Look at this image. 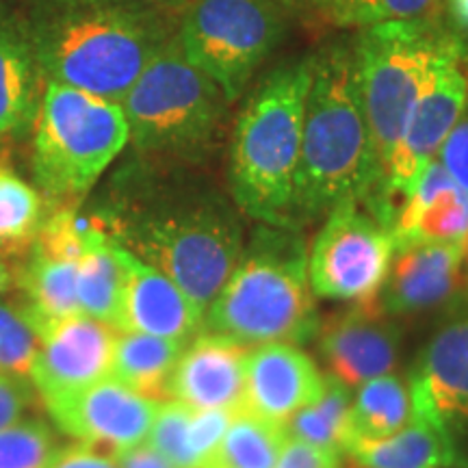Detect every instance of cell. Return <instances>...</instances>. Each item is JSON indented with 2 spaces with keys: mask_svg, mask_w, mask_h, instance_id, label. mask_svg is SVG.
<instances>
[{
  "mask_svg": "<svg viewBox=\"0 0 468 468\" xmlns=\"http://www.w3.org/2000/svg\"><path fill=\"white\" fill-rule=\"evenodd\" d=\"M468 232V196L453 183L441 161H431L401 202L393 221L395 243L399 241H460Z\"/></svg>",
  "mask_w": 468,
  "mask_h": 468,
  "instance_id": "20",
  "label": "cell"
},
{
  "mask_svg": "<svg viewBox=\"0 0 468 468\" xmlns=\"http://www.w3.org/2000/svg\"><path fill=\"white\" fill-rule=\"evenodd\" d=\"M466 196H468V193H466Z\"/></svg>",
  "mask_w": 468,
  "mask_h": 468,
  "instance_id": "44",
  "label": "cell"
},
{
  "mask_svg": "<svg viewBox=\"0 0 468 468\" xmlns=\"http://www.w3.org/2000/svg\"><path fill=\"white\" fill-rule=\"evenodd\" d=\"M0 142H3V137H0Z\"/></svg>",
  "mask_w": 468,
  "mask_h": 468,
  "instance_id": "43",
  "label": "cell"
},
{
  "mask_svg": "<svg viewBox=\"0 0 468 468\" xmlns=\"http://www.w3.org/2000/svg\"><path fill=\"white\" fill-rule=\"evenodd\" d=\"M464 280L460 241H399L371 302L386 314L417 313L449 300Z\"/></svg>",
  "mask_w": 468,
  "mask_h": 468,
  "instance_id": "15",
  "label": "cell"
},
{
  "mask_svg": "<svg viewBox=\"0 0 468 468\" xmlns=\"http://www.w3.org/2000/svg\"><path fill=\"white\" fill-rule=\"evenodd\" d=\"M410 382L417 406L431 417L447 425L468 419V317L436 332Z\"/></svg>",
  "mask_w": 468,
  "mask_h": 468,
  "instance_id": "19",
  "label": "cell"
},
{
  "mask_svg": "<svg viewBox=\"0 0 468 468\" xmlns=\"http://www.w3.org/2000/svg\"><path fill=\"white\" fill-rule=\"evenodd\" d=\"M117 245L165 273L202 313L218 297L245 241L237 215L213 197L161 204L134 213H109Z\"/></svg>",
  "mask_w": 468,
  "mask_h": 468,
  "instance_id": "5",
  "label": "cell"
},
{
  "mask_svg": "<svg viewBox=\"0 0 468 468\" xmlns=\"http://www.w3.org/2000/svg\"><path fill=\"white\" fill-rule=\"evenodd\" d=\"M37 349L39 327L33 308L0 302V371L28 379Z\"/></svg>",
  "mask_w": 468,
  "mask_h": 468,
  "instance_id": "31",
  "label": "cell"
},
{
  "mask_svg": "<svg viewBox=\"0 0 468 468\" xmlns=\"http://www.w3.org/2000/svg\"><path fill=\"white\" fill-rule=\"evenodd\" d=\"M395 237L362 202L338 204L325 215L324 226L308 251V280L321 300L371 302L382 289Z\"/></svg>",
  "mask_w": 468,
  "mask_h": 468,
  "instance_id": "10",
  "label": "cell"
},
{
  "mask_svg": "<svg viewBox=\"0 0 468 468\" xmlns=\"http://www.w3.org/2000/svg\"><path fill=\"white\" fill-rule=\"evenodd\" d=\"M42 91L28 27L0 14V137L25 134L35 124Z\"/></svg>",
  "mask_w": 468,
  "mask_h": 468,
  "instance_id": "21",
  "label": "cell"
},
{
  "mask_svg": "<svg viewBox=\"0 0 468 468\" xmlns=\"http://www.w3.org/2000/svg\"><path fill=\"white\" fill-rule=\"evenodd\" d=\"M31 388L25 378L9 376L0 371V430L22 419L31 406Z\"/></svg>",
  "mask_w": 468,
  "mask_h": 468,
  "instance_id": "36",
  "label": "cell"
},
{
  "mask_svg": "<svg viewBox=\"0 0 468 468\" xmlns=\"http://www.w3.org/2000/svg\"><path fill=\"white\" fill-rule=\"evenodd\" d=\"M460 248H462V265H464V273L468 278V232L460 239Z\"/></svg>",
  "mask_w": 468,
  "mask_h": 468,
  "instance_id": "40",
  "label": "cell"
},
{
  "mask_svg": "<svg viewBox=\"0 0 468 468\" xmlns=\"http://www.w3.org/2000/svg\"><path fill=\"white\" fill-rule=\"evenodd\" d=\"M50 468H117L115 458L93 444L79 442L58 449Z\"/></svg>",
  "mask_w": 468,
  "mask_h": 468,
  "instance_id": "37",
  "label": "cell"
},
{
  "mask_svg": "<svg viewBox=\"0 0 468 468\" xmlns=\"http://www.w3.org/2000/svg\"><path fill=\"white\" fill-rule=\"evenodd\" d=\"M144 3H150V5H167V3H174V0H144Z\"/></svg>",
  "mask_w": 468,
  "mask_h": 468,
  "instance_id": "42",
  "label": "cell"
},
{
  "mask_svg": "<svg viewBox=\"0 0 468 468\" xmlns=\"http://www.w3.org/2000/svg\"><path fill=\"white\" fill-rule=\"evenodd\" d=\"M414 414L417 401L410 379L393 373L368 379L351 397L347 444L351 441H379L395 434L412 420Z\"/></svg>",
  "mask_w": 468,
  "mask_h": 468,
  "instance_id": "24",
  "label": "cell"
},
{
  "mask_svg": "<svg viewBox=\"0 0 468 468\" xmlns=\"http://www.w3.org/2000/svg\"><path fill=\"white\" fill-rule=\"evenodd\" d=\"M453 183L468 193V117L458 122L436 156Z\"/></svg>",
  "mask_w": 468,
  "mask_h": 468,
  "instance_id": "35",
  "label": "cell"
},
{
  "mask_svg": "<svg viewBox=\"0 0 468 468\" xmlns=\"http://www.w3.org/2000/svg\"><path fill=\"white\" fill-rule=\"evenodd\" d=\"M58 452L50 425L20 419L0 430V468H50Z\"/></svg>",
  "mask_w": 468,
  "mask_h": 468,
  "instance_id": "32",
  "label": "cell"
},
{
  "mask_svg": "<svg viewBox=\"0 0 468 468\" xmlns=\"http://www.w3.org/2000/svg\"><path fill=\"white\" fill-rule=\"evenodd\" d=\"M349 410L351 390L327 376L325 390L319 399L297 410L286 423V431L297 441L345 453V444L349 441Z\"/></svg>",
  "mask_w": 468,
  "mask_h": 468,
  "instance_id": "28",
  "label": "cell"
},
{
  "mask_svg": "<svg viewBox=\"0 0 468 468\" xmlns=\"http://www.w3.org/2000/svg\"><path fill=\"white\" fill-rule=\"evenodd\" d=\"M7 286H9V271H7V267L0 262V292L7 289Z\"/></svg>",
  "mask_w": 468,
  "mask_h": 468,
  "instance_id": "41",
  "label": "cell"
},
{
  "mask_svg": "<svg viewBox=\"0 0 468 468\" xmlns=\"http://www.w3.org/2000/svg\"><path fill=\"white\" fill-rule=\"evenodd\" d=\"M286 438V425L239 408L207 468H276Z\"/></svg>",
  "mask_w": 468,
  "mask_h": 468,
  "instance_id": "25",
  "label": "cell"
},
{
  "mask_svg": "<svg viewBox=\"0 0 468 468\" xmlns=\"http://www.w3.org/2000/svg\"><path fill=\"white\" fill-rule=\"evenodd\" d=\"M128 144L145 154L197 156L218 139L228 98L172 35L120 102Z\"/></svg>",
  "mask_w": 468,
  "mask_h": 468,
  "instance_id": "6",
  "label": "cell"
},
{
  "mask_svg": "<svg viewBox=\"0 0 468 468\" xmlns=\"http://www.w3.org/2000/svg\"><path fill=\"white\" fill-rule=\"evenodd\" d=\"M319 349L330 376L356 390L368 379L393 373L399 356V336L373 302L332 319L319 335Z\"/></svg>",
  "mask_w": 468,
  "mask_h": 468,
  "instance_id": "16",
  "label": "cell"
},
{
  "mask_svg": "<svg viewBox=\"0 0 468 468\" xmlns=\"http://www.w3.org/2000/svg\"><path fill=\"white\" fill-rule=\"evenodd\" d=\"M327 376L295 343H261L245 358L243 408L286 425L297 410L319 399Z\"/></svg>",
  "mask_w": 468,
  "mask_h": 468,
  "instance_id": "14",
  "label": "cell"
},
{
  "mask_svg": "<svg viewBox=\"0 0 468 468\" xmlns=\"http://www.w3.org/2000/svg\"><path fill=\"white\" fill-rule=\"evenodd\" d=\"M310 74V58L273 69L251 93L234 124L232 200L259 224L297 228L292 202Z\"/></svg>",
  "mask_w": 468,
  "mask_h": 468,
  "instance_id": "4",
  "label": "cell"
},
{
  "mask_svg": "<svg viewBox=\"0 0 468 468\" xmlns=\"http://www.w3.org/2000/svg\"><path fill=\"white\" fill-rule=\"evenodd\" d=\"M191 408L176 399H161L148 441L174 468H197L189 442Z\"/></svg>",
  "mask_w": 468,
  "mask_h": 468,
  "instance_id": "33",
  "label": "cell"
},
{
  "mask_svg": "<svg viewBox=\"0 0 468 468\" xmlns=\"http://www.w3.org/2000/svg\"><path fill=\"white\" fill-rule=\"evenodd\" d=\"M113 458L117 468H174L150 442H139L124 452H117Z\"/></svg>",
  "mask_w": 468,
  "mask_h": 468,
  "instance_id": "38",
  "label": "cell"
},
{
  "mask_svg": "<svg viewBox=\"0 0 468 468\" xmlns=\"http://www.w3.org/2000/svg\"><path fill=\"white\" fill-rule=\"evenodd\" d=\"M449 9L462 27L468 28V0H447Z\"/></svg>",
  "mask_w": 468,
  "mask_h": 468,
  "instance_id": "39",
  "label": "cell"
},
{
  "mask_svg": "<svg viewBox=\"0 0 468 468\" xmlns=\"http://www.w3.org/2000/svg\"><path fill=\"white\" fill-rule=\"evenodd\" d=\"M122 248V245H120ZM124 295L117 330L191 343L204 330V313L174 280L122 248Z\"/></svg>",
  "mask_w": 468,
  "mask_h": 468,
  "instance_id": "18",
  "label": "cell"
},
{
  "mask_svg": "<svg viewBox=\"0 0 468 468\" xmlns=\"http://www.w3.org/2000/svg\"><path fill=\"white\" fill-rule=\"evenodd\" d=\"M33 126V174L55 200L85 196L128 144L120 102L50 80Z\"/></svg>",
  "mask_w": 468,
  "mask_h": 468,
  "instance_id": "7",
  "label": "cell"
},
{
  "mask_svg": "<svg viewBox=\"0 0 468 468\" xmlns=\"http://www.w3.org/2000/svg\"><path fill=\"white\" fill-rule=\"evenodd\" d=\"M76 292L80 313L117 330L124 295V262L122 248L113 239L96 243L79 261Z\"/></svg>",
  "mask_w": 468,
  "mask_h": 468,
  "instance_id": "26",
  "label": "cell"
},
{
  "mask_svg": "<svg viewBox=\"0 0 468 468\" xmlns=\"http://www.w3.org/2000/svg\"><path fill=\"white\" fill-rule=\"evenodd\" d=\"M314 11L335 27L367 28L386 22L427 20L442 0H308Z\"/></svg>",
  "mask_w": 468,
  "mask_h": 468,
  "instance_id": "30",
  "label": "cell"
},
{
  "mask_svg": "<svg viewBox=\"0 0 468 468\" xmlns=\"http://www.w3.org/2000/svg\"><path fill=\"white\" fill-rule=\"evenodd\" d=\"M79 262L50 259L31 251L20 284L28 297V306L46 319H66L80 314L76 292Z\"/></svg>",
  "mask_w": 468,
  "mask_h": 468,
  "instance_id": "27",
  "label": "cell"
},
{
  "mask_svg": "<svg viewBox=\"0 0 468 468\" xmlns=\"http://www.w3.org/2000/svg\"><path fill=\"white\" fill-rule=\"evenodd\" d=\"M466 107L468 72L462 66L458 46L452 42L431 68L430 79L414 102L399 144L386 167L382 191L373 213L382 224L384 210L388 213L395 197H401V202L406 200L425 167L436 161L444 139L464 117Z\"/></svg>",
  "mask_w": 468,
  "mask_h": 468,
  "instance_id": "11",
  "label": "cell"
},
{
  "mask_svg": "<svg viewBox=\"0 0 468 468\" xmlns=\"http://www.w3.org/2000/svg\"><path fill=\"white\" fill-rule=\"evenodd\" d=\"M303 109L300 169L292 219L324 218L338 204L356 200L376 207L379 169L356 83L354 50L327 46L310 58Z\"/></svg>",
  "mask_w": 468,
  "mask_h": 468,
  "instance_id": "2",
  "label": "cell"
},
{
  "mask_svg": "<svg viewBox=\"0 0 468 468\" xmlns=\"http://www.w3.org/2000/svg\"><path fill=\"white\" fill-rule=\"evenodd\" d=\"M44 403L63 434L115 455L148 441L161 399L137 393L107 376Z\"/></svg>",
  "mask_w": 468,
  "mask_h": 468,
  "instance_id": "12",
  "label": "cell"
},
{
  "mask_svg": "<svg viewBox=\"0 0 468 468\" xmlns=\"http://www.w3.org/2000/svg\"><path fill=\"white\" fill-rule=\"evenodd\" d=\"M27 27L44 83L113 102L172 37L144 0H42Z\"/></svg>",
  "mask_w": 468,
  "mask_h": 468,
  "instance_id": "1",
  "label": "cell"
},
{
  "mask_svg": "<svg viewBox=\"0 0 468 468\" xmlns=\"http://www.w3.org/2000/svg\"><path fill=\"white\" fill-rule=\"evenodd\" d=\"M46 215L39 191L11 167L0 165V250L33 245Z\"/></svg>",
  "mask_w": 468,
  "mask_h": 468,
  "instance_id": "29",
  "label": "cell"
},
{
  "mask_svg": "<svg viewBox=\"0 0 468 468\" xmlns=\"http://www.w3.org/2000/svg\"><path fill=\"white\" fill-rule=\"evenodd\" d=\"M248 351V345L230 336L202 330L180 356L167 384V397L191 410L234 412L243 408Z\"/></svg>",
  "mask_w": 468,
  "mask_h": 468,
  "instance_id": "17",
  "label": "cell"
},
{
  "mask_svg": "<svg viewBox=\"0 0 468 468\" xmlns=\"http://www.w3.org/2000/svg\"><path fill=\"white\" fill-rule=\"evenodd\" d=\"M282 28L278 0H193L176 37L189 61L234 102L278 46Z\"/></svg>",
  "mask_w": 468,
  "mask_h": 468,
  "instance_id": "9",
  "label": "cell"
},
{
  "mask_svg": "<svg viewBox=\"0 0 468 468\" xmlns=\"http://www.w3.org/2000/svg\"><path fill=\"white\" fill-rule=\"evenodd\" d=\"M452 39L427 20L386 22L360 28L354 44L356 83L379 169V191L414 102ZM379 200V193H378ZM376 200V207H378ZM373 207V213H376Z\"/></svg>",
  "mask_w": 468,
  "mask_h": 468,
  "instance_id": "8",
  "label": "cell"
},
{
  "mask_svg": "<svg viewBox=\"0 0 468 468\" xmlns=\"http://www.w3.org/2000/svg\"><path fill=\"white\" fill-rule=\"evenodd\" d=\"M345 453L362 468H452L455 462L447 423L419 406L399 431L379 441H351Z\"/></svg>",
  "mask_w": 468,
  "mask_h": 468,
  "instance_id": "22",
  "label": "cell"
},
{
  "mask_svg": "<svg viewBox=\"0 0 468 468\" xmlns=\"http://www.w3.org/2000/svg\"><path fill=\"white\" fill-rule=\"evenodd\" d=\"M204 330L243 345H300L319 330L308 251L297 228L259 226L204 313Z\"/></svg>",
  "mask_w": 468,
  "mask_h": 468,
  "instance_id": "3",
  "label": "cell"
},
{
  "mask_svg": "<svg viewBox=\"0 0 468 468\" xmlns=\"http://www.w3.org/2000/svg\"><path fill=\"white\" fill-rule=\"evenodd\" d=\"M276 468H343V453L289 436Z\"/></svg>",
  "mask_w": 468,
  "mask_h": 468,
  "instance_id": "34",
  "label": "cell"
},
{
  "mask_svg": "<svg viewBox=\"0 0 468 468\" xmlns=\"http://www.w3.org/2000/svg\"><path fill=\"white\" fill-rule=\"evenodd\" d=\"M35 321L39 349L28 379L44 401L111 376L117 336L113 325L83 313L66 319H46L35 313Z\"/></svg>",
  "mask_w": 468,
  "mask_h": 468,
  "instance_id": "13",
  "label": "cell"
},
{
  "mask_svg": "<svg viewBox=\"0 0 468 468\" xmlns=\"http://www.w3.org/2000/svg\"><path fill=\"white\" fill-rule=\"evenodd\" d=\"M186 345L145 332L117 330L111 376L137 393L161 399L167 395V384Z\"/></svg>",
  "mask_w": 468,
  "mask_h": 468,
  "instance_id": "23",
  "label": "cell"
}]
</instances>
